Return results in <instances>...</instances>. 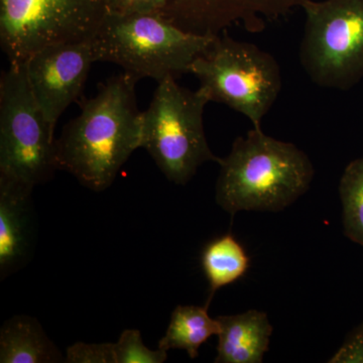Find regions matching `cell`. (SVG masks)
Returning <instances> with one entry per match:
<instances>
[{
    "instance_id": "cell-1",
    "label": "cell",
    "mask_w": 363,
    "mask_h": 363,
    "mask_svg": "<svg viewBox=\"0 0 363 363\" xmlns=\"http://www.w3.org/2000/svg\"><path fill=\"white\" fill-rule=\"evenodd\" d=\"M138 81L126 72L108 79L56 140L58 169L68 172L94 192L111 187L123 164L140 147Z\"/></svg>"
},
{
    "instance_id": "cell-2",
    "label": "cell",
    "mask_w": 363,
    "mask_h": 363,
    "mask_svg": "<svg viewBox=\"0 0 363 363\" xmlns=\"http://www.w3.org/2000/svg\"><path fill=\"white\" fill-rule=\"evenodd\" d=\"M216 201L230 215L281 211L311 185L314 168L303 150L253 128L219 162Z\"/></svg>"
},
{
    "instance_id": "cell-3",
    "label": "cell",
    "mask_w": 363,
    "mask_h": 363,
    "mask_svg": "<svg viewBox=\"0 0 363 363\" xmlns=\"http://www.w3.org/2000/svg\"><path fill=\"white\" fill-rule=\"evenodd\" d=\"M216 35L188 32L159 13L106 16L91 38L95 62L116 64L138 80L189 73Z\"/></svg>"
},
{
    "instance_id": "cell-4",
    "label": "cell",
    "mask_w": 363,
    "mask_h": 363,
    "mask_svg": "<svg viewBox=\"0 0 363 363\" xmlns=\"http://www.w3.org/2000/svg\"><path fill=\"white\" fill-rule=\"evenodd\" d=\"M177 79L157 82L147 111L142 112V143L164 177L185 185L206 162H220L205 135V106L210 100L201 88L182 87Z\"/></svg>"
},
{
    "instance_id": "cell-5",
    "label": "cell",
    "mask_w": 363,
    "mask_h": 363,
    "mask_svg": "<svg viewBox=\"0 0 363 363\" xmlns=\"http://www.w3.org/2000/svg\"><path fill=\"white\" fill-rule=\"evenodd\" d=\"M189 73L200 81L210 102H219L250 119L262 130L264 117L281 89L278 62L257 45L240 42L225 33L197 57Z\"/></svg>"
},
{
    "instance_id": "cell-6",
    "label": "cell",
    "mask_w": 363,
    "mask_h": 363,
    "mask_svg": "<svg viewBox=\"0 0 363 363\" xmlns=\"http://www.w3.org/2000/svg\"><path fill=\"white\" fill-rule=\"evenodd\" d=\"M55 130L33 96L25 62L9 63L0 78V179L30 189L58 169Z\"/></svg>"
},
{
    "instance_id": "cell-7",
    "label": "cell",
    "mask_w": 363,
    "mask_h": 363,
    "mask_svg": "<svg viewBox=\"0 0 363 363\" xmlns=\"http://www.w3.org/2000/svg\"><path fill=\"white\" fill-rule=\"evenodd\" d=\"M300 61L315 84L347 91L363 78V0H305Z\"/></svg>"
},
{
    "instance_id": "cell-8",
    "label": "cell",
    "mask_w": 363,
    "mask_h": 363,
    "mask_svg": "<svg viewBox=\"0 0 363 363\" xmlns=\"http://www.w3.org/2000/svg\"><path fill=\"white\" fill-rule=\"evenodd\" d=\"M105 0H0V45L9 63L48 45L89 40L106 18Z\"/></svg>"
},
{
    "instance_id": "cell-9",
    "label": "cell",
    "mask_w": 363,
    "mask_h": 363,
    "mask_svg": "<svg viewBox=\"0 0 363 363\" xmlns=\"http://www.w3.org/2000/svg\"><path fill=\"white\" fill-rule=\"evenodd\" d=\"M93 63L90 39L48 45L26 60L30 90L52 130L80 96Z\"/></svg>"
},
{
    "instance_id": "cell-10",
    "label": "cell",
    "mask_w": 363,
    "mask_h": 363,
    "mask_svg": "<svg viewBox=\"0 0 363 363\" xmlns=\"http://www.w3.org/2000/svg\"><path fill=\"white\" fill-rule=\"evenodd\" d=\"M305 0H169L164 11L172 23L198 35H218L234 25L259 33Z\"/></svg>"
},
{
    "instance_id": "cell-11",
    "label": "cell",
    "mask_w": 363,
    "mask_h": 363,
    "mask_svg": "<svg viewBox=\"0 0 363 363\" xmlns=\"http://www.w3.org/2000/svg\"><path fill=\"white\" fill-rule=\"evenodd\" d=\"M33 189L0 179V278L21 269L33 247Z\"/></svg>"
},
{
    "instance_id": "cell-12",
    "label": "cell",
    "mask_w": 363,
    "mask_h": 363,
    "mask_svg": "<svg viewBox=\"0 0 363 363\" xmlns=\"http://www.w3.org/2000/svg\"><path fill=\"white\" fill-rule=\"evenodd\" d=\"M220 324L216 363H260L269 350L272 327L266 313L250 310L217 318Z\"/></svg>"
},
{
    "instance_id": "cell-13",
    "label": "cell",
    "mask_w": 363,
    "mask_h": 363,
    "mask_svg": "<svg viewBox=\"0 0 363 363\" xmlns=\"http://www.w3.org/2000/svg\"><path fill=\"white\" fill-rule=\"evenodd\" d=\"M65 359L35 318L18 315L1 327L0 362L58 363Z\"/></svg>"
},
{
    "instance_id": "cell-14",
    "label": "cell",
    "mask_w": 363,
    "mask_h": 363,
    "mask_svg": "<svg viewBox=\"0 0 363 363\" xmlns=\"http://www.w3.org/2000/svg\"><path fill=\"white\" fill-rule=\"evenodd\" d=\"M220 324L208 314V305L178 306L172 313L171 321L164 337L160 340V350L187 351L189 357L199 355V348L213 335L218 336Z\"/></svg>"
},
{
    "instance_id": "cell-15",
    "label": "cell",
    "mask_w": 363,
    "mask_h": 363,
    "mask_svg": "<svg viewBox=\"0 0 363 363\" xmlns=\"http://www.w3.org/2000/svg\"><path fill=\"white\" fill-rule=\"evenodd\" d=\"M202 267L211 290L209 304L217 290L245 276L250 259L233 234H226L208 243L202 253Z\"/></svg>"
},
{
    "instance_id": "cell-16",
    "label": "cell",
    "mask_w": 363,
    "mask_h": 363,
    "mask_svg": "<svg viewBox=\"0 0 363 363\" xmlns=\"http://www.w3.org/2000/svg\"><path fill=\"white\" fill-rule=\"evenodd\" d=\"M344 233L363 247V157L346 167L339 186Z\"/></svg>"
},
{
    "instance_id": "cell-17",
    "label": "cell",
    "mask_w": 363,
    "mask_h": 363,
    "mask_svg": "<svg viewBox=\"0 0 363 363\" xmlns=\"http://www.w3.org/2000/svg\"><path fill=\"white\" fill-rule=\"evenodd\" d=\"M116 363H162L168 358V351L152 350L143 342L138 329H126L114 343Z\"/></svg>"
},
{
    "instance_id": "cell-18",
    "label": "cell",
    "mask_w": 363,
    "mask_h": 363,
    "mask_svg": "<svg viewBox=\"0 0 363 363\" xmlns=\"http://www.w3.org/2000/svg\"><path fill=\"white\" fill-rule=\"evenodd\" d=\"M65 362L116 363L114 343L73 344L67 350Z\"/></svg>"
},
{
    "instance_id": "cell-19",
    "label": "cell",
    "mask_w": 363,
    "mask_h": 363,
    "mask_svg": "<svg viewBox=\"0 0 363 363\" xmlns=\"http://www.w3.org/2000/svg\"><path fill=\"white\" fill-rule=\"evenodd\" d=\"M107 16L159 13L164 16L169 0H105Z\"/></svg>"
},
{
    "instance_id": "cell-20",
    "label": "cell",
    "mask_w": 363,
    "mask_h": 363,
    "mask_svg": "<svg viewBox=\"0 0 363 363\" xmlns=\"http://www.w3.org/2000/svg\"><path fill=\"white\" fill-rule=\"evenodd\" d=\"M331 363H363V324L331 358Z\"/></svg>"
}]
</instances>
